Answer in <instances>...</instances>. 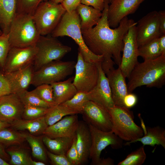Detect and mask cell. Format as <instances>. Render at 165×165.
Instances as JSON below:
<instances>
[{
    "label": "cell",
    "instance_id": "obj_35",
    "mask_svg": "<svg viewBox=\"0 0 165 165\" xmlns=\"http://www.w3.org/2000/svg\"><path fill=\"white\" fill-rule=\"evenodd\" d=\"M24 104L49 108L54 106L42 100L31 91L27 90L17 94Z\"/></svg>",
    "mask_w": 165,
    "mask_h": 165
},
{
    "label": "cell",
    "instance_id": "obj_11",
    "mask_svg": "<svg viewBox=\"0 0 165 165\" xmlns=\"http://www.w3.org/2000/svg\"><path fill=\"white\" fill-rule=\"evenodd\" d=\"M137 24L132 25L129 28L123 38V53L119 68L126 78H128L133 69L138 63Z\"/></svg>",
    "mask_w": 165,
    "mask_h": 165
},
{
    "label": "cell",
    "instance_id": "obj_29",
    "mask_svg": "<svg viewBox=\"0 0 165 165\" xmlns=\"http://www.w3.org/2000/svg\"><path fill=\"white\" fill-rule=\"evenodd\" d=\"M78 114L77 112L61 104L50 108L44 116L47 124L50 126L66 116Z\"/></svg>",
    "mask_w": 165,
    "mask_h": 165
},
{
    "label": "cell",
    "instance_id": "obj_1",
    "mask_svg": "<svg viewBox=\"0 0 165 165\" xmlns=\"http://www.w3.org/2000/svg\"><path fill=\"white\" fill-rule=\"evenodd\" d=\"M109 4L108 0H105L102 16L94 27L81 30L83 38L89 50L94 54L103 57L101 67L105 74L114 69L115 64L118 66L120 64L124 37L131 26L137 24L126 16L117 27L112 28L108 19Z\"/></svg>",
    "mask_w": 165,
    "mask_h": 165
},
{
    "label": "cell",
    "instance_id": "obj_33",
    "mask_svg": "<svg viewBox=\"0 0 165 165\" xmlns=\"http://www.w3.org/2000/svg\"><path fill=\"white\" fill-rule=\"evenodd\" d=\"M90 101L88 93L78 91L71 99L61 104L77 112L78 114H82L85 106Z\"/></svg>",
    "mask_w": 165,
    "mask_h": 165
},
{
    "label": "cell",
    "instance_id": "obj_42",
    "mask_svg": "<svg viewBox=\"0 0 165 165\" xmlns=\"http://www.w3.org/2000/svg\"><path fill=\"white\" fill-rule=\"evenodd\" d=\"M10 93L9 84L0 68V97Z\"/></svg>",
    "mask_w": 165,
    "mask_h": 165
},
{
    "label": "cell",
    "instance_id": "obj_6",
    "mask_svg": "<svg viewBox=\"0 0 165 165\" xmlns=\"http://www.w3.org/2000/svg\"><path fill=\"white\" fill-rule=\"evenodd\" d=\"M66 11L61 3L46 0L41 2L32 15L40 35L51 33Z\"/></svg>",
    "mask_w": 165,
    "mask_h": 165
},
{
    "label": "cell",
    "instance_id": "obj_36",
    "mask_svg": "<svg viewBox=\"0 0 165 165\" xmlns=\"http://www.w3.org/2000/svg\"><path fill=\"white\" fill-rule=\"evenodd\" d=\"M44 101L54 106L52 87L50 84H42L38 85L31 91Z\"/></svg>",
    "mask_w": 165,
    "mask_h": 165
},
{
    "label": "cell",
    "instance_id": "obj_15",
    "mask_svg": "<svg viewBox=\"0 0 165 165\" xmlns=\"http://www.w3.org/2000/svg\"><path fill=\"white\" fill-rule=\"evenodd\" d=\"M101 63H97L99 73L97 83L88 93L90 101L108 110L115 105L112 98L108 80L101 68Z\"/></svg>",
    "mask_w": 165,
    "mask_h": 165
},
{
    "label": "cell",
    "instance_id": "obj_40",
    "mask_svg": "<svg viewBox=\"0 0 165 165\" xmlns=\"http://www.w3.org/2000/svg\"><path fill=\"white\" fill-rule=\"evenodd\" d=\"M66 156L72 165H80L79 154L76 146L75 135L70 148L67 151Z\"/></svg>",
    "mask_w": 165,
    "mask_h": 165
},
{
    "label": "cell",
    "instance_id": "obj_24",
    "mask_svg": "<svg viewBox=\"0 0 165 165\" xmlns=\"http://www.w3.org/2000/svg\"><path fill=\"white\" fill-rule=\"evenodd\" d=\"M76 10L80 18L81 30L88 29L96 25L102 14L100 10L81 3Z\"/></svg>",
    "mask_w": 165,
    "mask_h": 165
},
{
    "label": "cell",
    "instance_id": "obj_52",
    "mask_svg": "<svg viewBox=\"0 0 165 165\" xmlns=\"http://www.w3.org/2000/svg\"><path fill=\"white\" fill-rule=\"evenodd\" d=\"M31 165H45L46 164L43 162H37L31 159L30 161Z\"/></svg>",
    "mask_w": 165,
    "mask_h": 165
},
{
    "label": "cell",
    "instance_id": "obj_26",
    "mask_svg": "<svg viewBox=\"0 0 165 165\" xmlns=\"http://www.w3.org/2000/svg\"><path fill=\"white\" fill-rule=\"evenodd\" d=\"M16 13V0H0V25L3 33L8 34Z\"/></svg>",
    "mask_w": 165,
    "mask_h": 165
},
{
    "label": "cell",
    "instance_id": "obj_45",
    "mask_svg": "<svg viewBox=\"0 0 165 165\" xmlns=\"http://www.w3.org/2000/svg\"><path fill=\"white\" fill-rule=\"evenodd\" d=\"M105 0H81V3L90 6L102 11L105 6Z\"/></svg>",
    "mask_w": 165,
    "mask_h": 165
},
{
    "label": "cell",
    "instance_id": "obj_53",
    "mask_svg": "<svg viewBox=\"0 0 165 165\" xmlns=\"http://www.w3.org/2000/svg\"><path fill=\"white\" fill-rule=\"evenodd\" d=\"M10 165L7 162L3 160L0 157V165Z\"/></svg>",
    "mask_w": 165,
    "mask_h": 165
},
{
    "label": "cell",
    "instance_id": "obj_56",
    "mask_svg": "<svg viewBox=\"0 0 165 165\" xmlns=\"http://www.w3.org/2000/svg\"><path fill=\"white\" fill-rule=\"evenodd\" d=\"M109 2V4L110 3H111L113 0H108Z\"/></svg>",
    "mask_w": 165,
    "mask_h": 165
},
{
    "label": "cell",
    "instance_id": "obj_28",
    "mask_svg": "<svg viewBox=\"0 0 165 165\" xmlns=\"http://www.w3.org/2000/svg\"><path fill=\"white\" fill-rule=\"evenodd\" d=\"M8 128L0 129V144L4 147L18 146L26 141L25 133Z\"/></svg>",
    "mask_w": 165,
    "mask_h": 165
},
{
    "label": "cell",
    "instance_id": "obj_31",
    "mask_svg": "<svg viewBox=\"0 0 165 165\" xmlns=\"http://www.w3.org/2000/svg\"><path fill=\"white\" fill-rule=\"evenodd\" d=\"M25 139L29 143L33 156L42 162H46L47 155L42 140V138H38L29 133H25Z\"/></svg>",
    "mask_w": 165,
    "mask_h": 165
},
{
    "label": "cell",
    "instance_id": "obj_14",
    "mask_svg": "<svg viewBox=\"0 0 165 165\" xmlns=\"http://www.w3.org/2000/svg\"><path fill=\"white\" fill-rule=\"evenodd\" d=\"M87 123L104 131L112 130V123L107 109L90 101L82 113Z\"/></svg>",
    "mask_w": 165,
    "mask_h": 165
},
{
    "label": "cell",
    "instance_id": "obj_10",
    "mask_svg": "<svg viewBox=\"0 0 165 165\" xmlns=\"http://www.w3.org/2000/svg\"><path fill=\"white\" fill-rule=\"evenodd\" d=\"M97 63L85 61L78 50L73 81L78 91L88 93L96 85L99 75Z\"/></svg>",
    "mask_w": 165,
    "mask_h": 165
},
{
    "label": "cell",
    "instance_id": "obj_13",
    "mask_svg": "<svg viewBox=\"0 0 165 165\" xmlns=\"http://www.w3.org/2000/svg\"><path fill=\"white\" fill-rule=\"evenodd\" d=\"M137 24L136 38L138 47L163 35L160 31L158 11L155 10L148 13Z\"/></svg>",
    "mask_w": 165,
    "mask_h": 165
},
{
    "label": "cell",
    "instance_id": "obj_2",
    "mask_svg": "<svg viewBox=\"0 0 165 165\" xmlns=\"http://www.w3.org/2000/svg\"><path fill=\"white\" fill-rule=\"evenodd\" d=\"M128 79V93L142 86L162 88L165 84V54L155 59L138 62Z\"/></svg>",
    "mask_w": 165,
    "mask_h": 165
},
{
    "label": "cell",
    "instance_id": "obj_12",
    "mask_svg": "<svg viewBox=\"0 0 165 165\" xmlns=\"http://www.w3.org/2000/svg\"><path fill=\"white\" fill-rule=\"evenodd\" d=\"M37 51L35 45L26 47H11L2 69L3 72L15 71L33 63Z\"/></svg>",
    "mask_w": 165,
    "mask_h": 165
},
{
    "label": "cell",
    "instance_id": "obj_46",
    "mask_svg": "<svg viewBox=\"0 0 165 165\" xmlns=\"http://www.w3.org/2000/svg\"><path fill=\"white\" fill-rule=\"evenodd\" d=\"M158 12L160 29L162 34H165V11L160 10Z\"/></svg>",
    "mask_w": 165,
    "mask_h": 165
},
{
    "label": "cell",
    "instance_id": "obj_37",
    "mask_svg": "<svg viewBox=\"0 0 165 165\" xmlns=\"http://www.w3.org/2000/svg\"><path fill=\"white\" fill-rule=\"evenodd\" d=\"M46 0H16V13L32 15L38 5Z\"/></svg>",
    "mask_w": 165,
    "mask_h": 165
},
{
    "label": "cell",
    "instance_id": "obj_50",
    "mask_svg": "<svg viewBox=\"0 0 165 165\" xmlns=\"http://www.w3.org/2000/svg\"><path fill=\"white\" fill-rule=\"evenodd\" d=\"M138 117L140 119L141 124V128H142L144 133V135L146 134L147 132V128L145 126L144 122L143 121V119L141 118L140 114H139L138 115Z\"/></svg>",
    "mask_w": 165,
    "mask_h": 165
},
{
    "label": "cell",
    "instance_id": "obj_3",
    "mask_svg": "<svg viewBox=\"0 0 165 165\" xmlns=\"http://www.w3.org/2000/svg\"><path fill=\"white\" fill-rule=\"evenodd\" d=\"M51 34V36L55 38L67 36L72 38L78 45V50L85 61L98 63L103 61L102 56L94 54L86 45L81 32L80 18L76 10L70 13L66 12Z\"/></svg>",
    "mask_w": 165,
    "mask_h": 165
},
{
    "label": "cell",
    "instance_id": "obj_4",
    "mask_svg": "<svg viewBox=\"0 0 165 165\" xmlns=\"http://www.w3.org/2000/svg\"><path fill=\"white\" fill-rule=\"evenodd\" d=\"M8 34L11 47L35 46L40 35L32 16L18 13L13 20Z\"/></svg>",
    "mask_w": 165,
    "mask_h": 165
},
{
    "label": "cell",
    "instance_id": "obj_57",
    "mask_svg": "<svg viewBox=\"0 0 165 165\" xmlns=\"http://www.w3.org/2000/svg\"><path fill=\"white\" fill-rule=\"evenodd\" d=\"M0 68H1L0 67Z\"/></svg>",
    "mask_w": 165,
    "mask_h": 165
},
{
    "label": "cell",
    "instance_id": "obj_44",
    "mask_svg": "<svg viewBox=\"0 0 165 165\" xmlns=\"http://www.w3.org/2000/svg\"><path fill=\"white\" fill-rule=\"evenodd\" d=\"M137 101V97L135 94L132 93H128L123 99V106L128 109L132 108L136 105Z\"/></svg>",
    "mask_w": 165,
    "mask_h": 165
},
{
    "label": "cell",
    "instance_id": "obj_54",
    "mask_svg": "<svg viewBox=\"0 0 165 165\" xmlns=\"http://www.w3.org/2000/svg\"><path fill=\"white\" fill-rule=\"evenodd\" d=\"M57 3H61L64 0H48Z\"/></svg>",
    "mask_w": 165,
    "mask_h": 165
},
{
    "label": "cell",
    "instance_id": "obj_22",
    "mask_svg": "<svg viewBox=\"0 0 165 165\" xmlns=\"http://www.w3.org/2000/svg\"><path fill=\"white\" fill-rule=\"evenodd\" d=\"M74 76L51 85L55 105L61 104L71 99L78 91L73 83Z\"/></svg>",
    "mask_w": 165,
    "mask_h": 165
},
{
    "label": "cell",
    "instance_id": "obj_7",
    "mask_svg": "<svg viewBox=\"0 0 165 165\" xmlns=\"http://www.w3.org/2000/svg\"><path fill=\"white\" fill-rule=\"evenodd\" d=\"M35 46L37 51L33 63L34 72L51 62L61 60L72 50L52 36L40 35Z\"/></svg>",
    "mask_w": 165,
    "mask_h": 165
},
{
    "label": "cell",
    "instance_id": "obj_27",
    "mask_svg": "<svg viewBox=\"0 0 165 165\" xmlns=\"http://www.w3.org/2000/svg\"><path fill=\"white\" fill-rule=\"evenodd\" d=\"M74 137L51 138L44 135L42 140L51 152L57 154L66 155L72 144Z\"/></svg>",
    "mask_w": 165,
    "mask_h": 165
},
{
    "label": "cell",
    "instance_id": "obj_18",
    "mask_svg": "<svg viewBox=\"0 0 165 165\" xmlns=\"http://www.w3.org/2000/svg\"><path fill=\"white\" fill-rule=\"evenodd\" d=\"M34 72L33 63L15 71L3 73L9 85L11 93L18 94L27 90L31 84Z\"/></svg>",
    "mask_w": 165,
    "mask_h": 165
},
{
    "label": "cell",
    "instance_id": "obj_25",
    "mask_svg": "<svg viewBox=\"0 0 165 165\" xmlns=\"http://www.w3.org/2000/svg\"><path fill=\"white\" fill-rule=\"evenodd\" d=\"M147 132L144 136L131 142H127L125 145H130V144L139 141L144 146L150 145L154 147L155 145H161L165 149V130L160 126L146 127Z\"/></svg>",
    "mask_w": 165,
    "mask_h": 165
},
{
    "label": "cell",
    "instance_id": "obj_39",
    "mask_svg": "<svg viewBox=\"0 0 165 165\" xmlns=\"http://www.w3.org/2000/svg\"><path fill=\"white\" fill-rule=\"evenodd\" d=\"M10 48L8 34L3 33L0 35V67L1 70Z\"/></svg>",
    "mask_w": 165,
    "mask_h": 165
},
{
    "label": "cell",
    "instance_id": "obj_21",
    "mask_svg": "<svg viewBox=\"0 0 165 165\" xmlns=\"http://www.w3.org/2000/svg\"><path fill=\"white\" fill-rule=\"evenodd\" d=\"M75 136L76 146L81 165L88 161L91 145L90 133L87 123L82 121H79Z\"/></svg>",
    "mask_w": 165,
    "mask_h": 165
},
{
    "label": "cell",
    "instance_id": "obj_47",
    "mask_svg": "<svg viewBox=\"0 0 165 165\" xmlns=\"http://www.w3.org/2000/svg\"><path fill=\"white\" fill-rule=\"evenodd\" d=\"M160 47L161 54H165V34L162 35L159 38Z\"/></svg>",
    "mask_w": 165,
    "mask_h": 165
},
{
    "label": "cell",
    "instance_id": "obj_16",
    "mask_svg": "<svg viewBox=\"0 0 165 165\" xmlns=\"http://www.w3.org/2000/svg\"><path fill=\"white\" fill-rule=\"evenodd\" d=\"M145 0H113L109 5L108 19L109 26L117 27L121 20L133 14Z\"/></svg>",
    "mask_w": 165,
    "mask_h": 165
},
{
    "label": "cell",
    "instance_id": "obj_30",
    "mask_svg": "<svg viewBox=\"0 0 165 165\" xmlns=\"http://www.w3.org/2000/svg\"><path fill=\"white\" fill-rule=\"evenodd\" d=\"M138 56L144 61L156 59L162 55L159 44V38L155 39L138 47Z\"/></svg>",
    "mask_w": 165,
    "mask_h": 165
},
{
    "label": "cell",
    "instance_id": "obj_19",
    "mask_svg": "<svg viewBox=\"0 0 165 165\" xmlns=\"http://www.w3.org/2000/svg\"><path fill=\"white\" fill-rule=\"evenodd\" d=\"M77 114L64 117L53 124L48 126L43 134L51 138L74 137L79 123Z\"/></svg>",
    "mask_w": 165,
    "mask_h": 165
},
{
    "label": "cell",
    "instance_id": "obj_20",
    "mask_svg": "<svg viewBox=\"0 0 165 165\" xmlns=\"http://www.w3.org/2000/svg\"><path fill=\"white\" fill-rule=\"evenodd\" d=\"M105 75L108 80L115 105L124 106L123 99L128 93L126 78L119 67L110 70Z\"/></svg>",
    "mask_w": 165,
    "mask_h": 165
},
{
    "label": "cell",
    "instance_id": "obj_49",
    "mask_svg": "<svg viewBox=\"0 0 165 165\" xmlns=\"http://www.w3.org/2000/svg\"><path fill=\"white\" fill-rule=\"evenodd\" d=\"M114 162L113 160L110 157L101 159L97 165H113Z\"/></svg>",
    "mask_w": 165,
    "mask_h": 165
},
{
    "label": "cell",
    "instance_id": "obj_17",
    "mask_svg": "<svg viewBox=\"0 0 165 165\" xmlns=\"http://www.w3.org/2000/svg\"><path fill=\"white\" fill-rule=\"evenodd\" d=\"M24 109V105L17 94L0 97V121L10 124L22 119Z\"/></svg>",
    "mask_w": 165,
    "mask_h": 165
},
{
    "label": "cell",
    "instance_id": "obj_41",
    "mask_svg": "<svg viewBox=\"0 0 165 165\" xmlns=\"http://www.w3.org/2000/svg\"><path fill=\"white\" fill-rule=\"evenodd\" d=\"M47 155L51 163L54 165H72L66 155L57 154L50 152L46 151Z\"/></svg>",
    "mask_w": 165,
    "mask_h": 165
},
{
    "label": "cell",
    "instance_id": "obj_51",
    "mask_svg": "<svg viewBox=\"0 0 165 165\" xmlns=\"http://www.w3.org/2000/svg\"><path fill=\"white\" fill-rule=\"evenodd\" d=\"M10 124L0 121V129L10 127Z\"/></svg>",
    "mask_w": 165,
    "mask_h": 165
},
{
    "label": "cell",
    "instance_id": "obj_8",
    "mask_svg": "<svg viewBox=\"0 0 165 165\" xmlns=\"http://www.w3.org/2000/svg\"><path fill=\"white\" fill-rule=\"evenodd\" d=\"M75 64L73 61L51 62L34 72L31 84L37 86L61 81L73 73Z\"/></svg>",
    "mask_w": 165,
    "mask_h": 165
},
{
    "label": "cell",
    "instance_id": "obj_38",
    "mask_svg": "<svg viewBox=\"0 0 165 165\" xmlns=\"http://www.w3.org/2000/svg\"><path fill=\"white\" fill-rule=\"evenodd\" d=\"M49 108L29 105H24L22 117L25 119H34L40 118L44 116Z\"/></svg>",
    "mask_w": 165,
    "mask_h": 165
},
{
    "label": "cell",
    "instance_id": "obj_43",
    "mask_svg": "<svg viewBox=\"0 0 165 165\" xmlns=\"http://www.w3.org/2000/svg\"><path fill=\"white\" fill-rule=\"evenodd\" d=\"M81 2V0H64L61 4L66 12L70 13L76 10Z\"/></svg>",
    "mask_w": 165,
    "mask_h": 165
},
{
    "label": "cell",
    "instance_id": "obj_9",
    "mask_svg": "<svg viewBox=\"0 0 165 165\" xmlns=\"http://www.w3.org/2000/svg\"><path fill=\"white\" fill-rule=\"evenodd\" d=\"M87 124L92 141L89 158L91 160V164L97 165L101 159V154L103 150L109 145L114 149H120L123 145V140L112 130L104 131Z\"/></svg>",
    "mask_w": 165,
    "mask_h": 165
},
{
    "label": "cell",
    "instance_id": "obj_48",
    "mask_svg": "<svg viewBox=\"0 0 165 165\" xmlns=\"http://www.w3.org/2000/svg\"><path fill=\"white\" fill-rule=\"evenodd\" d=\"M5 150V147L0 144V157L6 162L10 160V157Z\"/></svg>",
    "mask_w": 165,
    "mask_h": 165
},
{
    "label": "cell",
    "instance_id": "obj_5",
    "mask_svg": "<svg viewBox=\"0 0 165 165\" xmlns=\"http://www.w3.org/2000/svg\"><path fill=\"white\" fill-rule=\"evenodd\" d=\"M112 123V131L123 141L131 142L142 137L144 132L134 122L132 112L123 106L115 105L108 110Z\"/></svg>",
    "mask_w": 165,
    "mask_h": 165
},
{
    "label": "cell",
    "instance_id": "obj_34",
    "mask_svg": "<svg viewBox=\"0 0 165 165\" xmlns=\"http://www.w3.org/2000/svg\"><path fill=\"white\" fill-rule=\"evenodd\" d=\"M146 158L144 146L143 145L129 154L124 160L119 162L117 165H141L145 162Z\"/></svg>",
    "mask_w": 165,
    "mask_h": 165
},
{
    "label": "cell",
    "instance_id": "obj_23",
    "mask_svg": "<svg viewBox=\"0 0 165 165\" xmlns=\"http://www.w3.org/2000/svg\"><path fill=\"white\" fill-rule=\"evenodd\" d=\"M10 124V127L15 130L17 131L27 130L29 133L34 135L43 134L48 126L44 116L34 119H18Z\"/></svg>",
    "mask_w": 165,
    "mask_h": 165
},
{
    "label": "cell",
    "instance_id": "obj_55",
    "mask_svg": "<svg viewBox=\"0 0 165 165\" xmlns=\"http://www.w3.org/2000/svg\"><path fill=\"white\" fill-rule=\"evenodd\" d=\"M3 33V32L0 29V35H1Z\"/></svg>",
    "mask_w": 165,
    "mask_h": 165
},
{
    "label": "cell",
    "instance_id": "obj_32",
    "mask_svg": "<svg viewBox=\"0 0 165 165\" xmlns=\"http://www.w3.org/2000/svg\"><path fill=\"white\" fill-rule=\"evenodd\" d=\"M6 152L10 157L9 163L13 165H31V158L23 149L16 146L9 148Z\"/></svg>",
    "mask_w": 165,
    "mask_h": 165
}]
</instances>
